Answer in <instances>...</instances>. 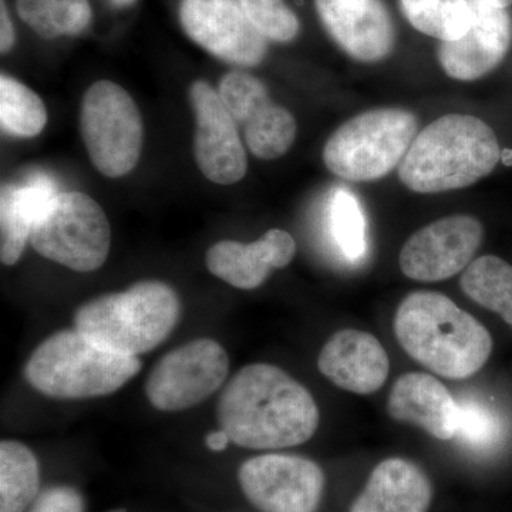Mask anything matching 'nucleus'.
I'll return each mask as SVG.
<instances>
[{
	"instance_id": "obj_35",
	"label": "nucleus",
	"mask_w": 512,
	"mask_h": 512,
	"mask_svg": "<svg viewBox=\"0 0 512 512\" xmlns=\"http://www.w3.org/2000/svg\"><path fill=\"white\" fill-rule=\"evenodd\" d=\"M501 160L504 161L505 165H512V151H501Z\"/></svg>"
},
{
	"instance_id": "obj_11",
	"label": "nucleus",
	"mask_w": 512,
	"mask_h": 512,
	"mask_svg": "<svg viewBox=\"0 0 512 512\" xmlns=\"http://www.w3.org/2000/svg\"><path fill=\"white\" fill-rule=\"evenodd\" d=\"M220 93L225 107L245 131L251 153L261 160L284 156L295 141V117L285 107L269 99L261 80L245 72H229L222 77Z\"/></svg>"
},
{
	"instance_id": "obj_2",
	"label": "nucleus",
	"mask_w": 512,
	"mask_h": 512,
	"mask_svg": "<svg viewBox=\"0 0 512 512\" xmlns=\"http://www.w3.org/2000/svg\"><path fill=\"white\" fill-rule=\"evenodd\" d=\"M394 335L407 355L444 379L476 375L493 352L483 323L439 292L407 295L394 316Z\"/></svg>"
},
{
	"instance_id": "obj_14",
	"label": "nucleus",
	"mask_w": 512,
	"mask_h": 512,
	"mask_svg": "<svg viewBox=\"0 0 512 512\" xmlns=\"http://www.w3.org/2000/svg\"><path fill=\"white\" fill-rule=\"evenodd\" d=\"M190 100L197 119L194 153L198 168L211 183H238L247 174L248 161L237 121L225 107L220 93L205 80L191 84Z\"/></svg>"
},
{
	"instance_id": "obj_13",
	"label": "nucleus",
	"mask_w": 512,
	"mask_h": 512,
	"mask_svg": "<svg viewBox=\"0 0 512 512\" xmlns=\"http://www.w3.org/2000/svg\"><path fill=\"white\" fill-rule=\"evenodd\" d=\"M178 15L187 36L212 56L238 66L265 59L266 39L238 0H181Z\"/></svg>"
},
{
	"instance_id": "obj_32",
	"label": "nucleus",
	"mask_w": 512,
	"mask_h": 512,
	"mask_svg": "<svg viewBox=\"0 0 512 512\" xmlns=\"http://www.w3.org/2000/svg\"><path fill=\"white\" fill-rule=\"evenodd\" d=\"M205 443H207V447L212 451H222L228 447V444L231 443V439H229L228 434L221 429L208 434Z\"/></svg>"
},
{
	"instance_id": "obj_21",
	"label": "nucleus",
	"mask_w": 512,
	"mask_h": 512,
	"mask_svg": "<svg viewBox=\"0 0 512 512\" xmlns=\"http://www.w3.org/2000/svg\"><path fill=\"white\" fill-rule=\"evenodd\" d=\"M49 181L18 187L3 184L0 191V259L3 265L18 264L20 256L25 252L30 241L33 222L43 210L47 201L56 195Z\"/></svg>"
},
{
	"instance_id": "obj_33",
	"label": "nucleus",
	"mask_w": 512,
	"mask_h": 512,
	"mask_svg": "<svg viewBox=\"0 0 512 512\" xmlns=\"http://www.w3.org/2000/svg\"><path fill=\"white\" fill-rule=\"evenodd\" d=\"M484 2L490 3V5L497 6V8L507 9L508 6L512 5V0H484Z\"/></svg>"
},
{
	"instance_id": "obj_34",
	"label": "nucleus",
	"mask_w": 512,
	"mask_h": 512,
	"mask_svg": "<svg viewBox=\"0 0 512 512\" xmlns=\"http://www.w3.org/2000/svg\"><path fill=\"white\" fill-rule=\"evenodd\" d=\"M134 2H136V0H111V3L117 6V8H126V6L133 5Z\"/></svg>"
},
{
	"instance_id": "obj_29",
	"label": "nucleus",
	"mask_w": 512,
	"mask_h": 512,
	"mask_svg": "<svg viewBox=\"0 0 512 512\" xmlns=\"http://www.w3.org/2000/svg\"><path fill=\"white\" fill-rule=\"evenodd\" d=\"M458 403L456 437L471 450L484 451L493 447L500 439V423L497 417L484 404L473 400Z\"/></svg>"
},
{
	"instance_id": "obj_23",
	"label": "nucleus",
	"mask_w": 512,
	"mask_h": 512,
	"mask_svg": "<svg viewBox=\"0 0 512 512\" xmlns=\"http://www.w3.org/2000/svg\"><path fill=\"white\" fill-rule=\"evenodd\" d=\"M461 289L512 328V266L508 262L494 255L481 256L461 276Z\"/></svg>"
},
{
	"instance_id": "obj_10",
	"label": "nucleus",
	"mask_w": 512,
	"mask_h": 512,
	"mask_svg": "<svg viewBox=\"0 0 512 512\" xmlns=\"http://www.w3.org/2000/svg\"><path fill=\"white\" fill-rule=\"evenodd\" d=\"M238 481L259 511L318 512L326 478L309 458L265 454L245 461L239 467Z\"/></svg>"
},
{
	"instance_id": "obj_4",
	"label": "nucleus",
	"mask_w": 512,
	"mask_h": 512,
	"mask_svg": "<svg viewBox=\"0 0 512 512\" xmlns=\"http://www.w3.org/2000/svg\"><path fill=\"white\" fill-rule=\"evenodd\" d=\"M180 315V298L170 285L143 281L84 303L74 313V329L104 348L137 357L160 346Z\"/></svg>"
},
{
	"instance_id": "obj_24",
	"label": "nucleus",
	"mask_w": 512,
	"mask_h": 512,
	"mask_svg": "<svg viewBox=\"0 0 512 512\" xmlns=\"http://www.w3.org/2000/svg\"><path fill=\"white\" fill-rule=\"evenodd\" d=\"M20 19L43 39L77 36L89 28V0H16Z\"/></svg>"
},
{
	"instance_id": "obj_17",
	"label": "nucleus",
	"mask_w": 512,
	"mask_h": 512,
	"mask_svg": "<svg viewBox=\"0 0 512 512\" xmlns=\"http://www.w3.org/2000/svg\"><path fill=\"white\" fill-rule=\"evenodd\" d=\"M318 367L339 389L372 394L386 383L390 360L375 336L363 330L343 329L320 350Z\"/></svg>"
},
{
	"instance_id": "obj_1",
	"label": "nucleus",
	"mask_w": 512,
	"mask_h": 512,
	"mask_svg": "<svg viewBox=\"0 0 512 512\" xmlns=\"http://www.w3.org/2000/svg\"><path fill=\"white\" fill-rule=\"evenodd\" d=\"M218 421L231 443L278 450L312 439L319 426L311 392L284 370L265 363L242 367L218 400Z\"/></svg>"
},
{
	"instance_id": "obj_30",
	"label": "nucleus",
	"mask_w": 512,
	"mask_h": 512,
	"mask_svg": "<svg viewBox=\"0 0 512 512\" xmlns=\"http://www.w3.org/2000/svg\"><path fill=\"white\" fill-rule=\"evenodd\" d=\"M83 495L69 485H53L40 491L25 512H84Z\"/></svg>"
},
{
	"instance_id": "obj_22",
	"label": "nucleus",
	"mask_w": 512,
	"mask_h": 512,
	"mask_svg": "<svg viewBox=\"0 0 512 512\" xmlns=\"http://www.w3.org/2000/svg\"><path fill=\"white\" fill-rule=\"evenodd\" d=\"M40 493V467L25 444H0V512H25Z\"/></svg>"
},
{
	"instance_id": "obj_7",
	"label": "nucleus",
	"mask_w": 512,
	"mask_h": 512,
	"mask_svg": "<svg viewBox=\"0 0 512 512\" xmlns=\"http://www.w3.org/2000/svg\"><path fill=\"white\" fill-rule=\"evenodd\" d=\"M30 244L37 254L73 271H96L109 256V220L89 195L57 192L33 222Z\"/></svg>"
},
{
	"instance_id": "obj_27",
	"label": "nucleus",
	"mask_w": 512,
	"mask_h": 512,
	"mask_svg": "<svg viewBox=\"0 0 512 512\" xmlns=\"http://www.w3.org/2000/svg\"><path fill=\"white\" fill-rule=\"evenodd\" d=\"M332 229L343 254L359 259L366 252V225L355 195L339 190L332 202Z\"/></svg>"
},
{
	"instance_id": "obj_15",
	"label": "nucleus",
	"mask_w": 512,
	"mask_h": 512,
	"mask_svg": "<svg viewBox=\"0 0 512 512\" xmlns=\"http://www.w3.org/2000/svg\"><path fill=\"white\" fill-rule=\"evenodd\" d=\"M470 28L460 39L441 42L439 60L451 79L473 82L500 66L512 43V19L505 9L470 0Z\"/></svg>"
},
{
	"instance_id": "obj_6",
	"label": "nucleus",
	"mask_w": 512,
	"mask_h": 512,
	"mask_svg": "<svg viewBox=\"0 0 512 512\" xmlns=\"http://www.w3.org/2000/svg\"><path fill=\"white\" fill-rule=\"evenodd\" d=\"M416 136L417 119L410 111H366L333 133L323 148V161L345 180H379L402 164Z\"/></svg>"
},
{
	"instance_id": "obj_20",
	"label": "nucleus",
	"mask_w": 512,
	"mask_h": 512,
	"mask_svg": "<svg viewBox=\"0 0 512 512\" xmlns=\"http://www.w3.org/2000/svg\"><path fill=\"white\" fill-rule=\"evenodd\" d=\"M431 498L433 485L423 468L387 458L377 464L349 512H427Z\"/></svg>"
},
{
	"instance_id": "obj_26",
	"label": "nucleus",
	"mask_w": 512,
	"mask_h": 512,
	"mask_svg": "<svg viewBox=\"0 0 512 512\" xmlns=\"http://www.w3.org/2000/svg\"><path fill=\"white\" fill-rule=\"evenodd\" d=\"M0 123L6 133L23 138L36 137L47 123L43 100L8 74L0 76Z\"/></svg>"
},
{
	"instance_id": "obj_19",
	"label": "nucleus",
	"mask_w": 512,
	"mask_h": 512,
	"mask_svg": "<svg viewBox=\"0 0 512 512\" xmlns=\"http://www.w3.org/2000/svg\"><path fill=\"white\" fill-rule=\"evenodd\" d=\"M386 409L393 420L420 427L434 439L456 437L458 403L439 379L427 373L400 376L390 390Z\"/></svg>"
},
{
	"instance_id": "obj_25",
	"label": "nucleus",
	"mask_w": 512,
	"mask_h": 512,
	"mask_svg": "<svg viewBox=\"0 0 512 512\" xmlns=\"http://www.w3.org/2000/svg\"><path fill=\"white\" fill-rule=\"evenodd\" d=\"M400 5L414 29L441 42L460 39L470 28V0H400Z\"/></svg>"
},
{
	"instance_id": "obj_3",
	"label": "nucleus",
	"mask_w": 512,
	"mask_h": 512,
	"mask_svg": "<svg viewBox=\"0 0 512 512\" xmlns=\"http://www.w3.org/2000/svg\"><path fill=\"white\" fill-rule=\"evenodd\" d=\"M500 160L493 128L468 114H447L417 134L399 165V177L409 190L437 194L476 184Z\"/></svg>"
},
{
	"instance_id": "obj_16",
	"label": "nucleus",
	"mask_w": 512,
	"mask_h": 512,
	"mask_svg": "<svg viewBox=\"0 0 512 512\" xmlns=\"http://www.w3.org/2000/svg\"><path fill=\"white\" fill-rule=\"evenodd\" d=\"M315 5L329 35L353 59L375 63L393 52L396 32L382 0H315Z\"/></svg>"
},
{
	"instance_id": "obj_36",
	"label": "nucleus",
	"mask_w": 512,
	"mask_h": 512,
	"mask_svg": "<svg viewBox=\"0 0 512 512\" xmlns=\"http://www.w3.org/2000/svg\"><path fill=\"white\" fill-rule=\"evenodd\" d=\"M110 512H127L126 510H113V511H110Z\"/></svg>"
},
{
	"instance_id": "obj_31",
	"label": "nucleus",
	"mask_w": 512,
	"mask_h": 512,
	"mask_svg": "<svg viewBox=\"0 0 512 512\" xmlns=\"http://www.w3.org/2000/svg\"><path fill=\"white\" fill-rule=\"evenodd\" d=\"M0 3H2V9H0V26H2V29H0V50L5 55L15 45L16 35L5 0Z\"/></svg>"
},
{
	"instance_id": "obj_12",
	"label": "nucleus",
	"mask_w": 512,
	"mask_h": 512,
	"mask_svg": "<svg viewBox=\"0 0 512 512\" xmlns=\"http://www.w3.org/2000/svg\"><path fill=\"white\" fill-rule=\"evenodd\" d=\"M483 238V225L476 218L468 215L441 218L421 228L404 244L399 256L400 268L414 281H444L468 268Z\"/></svg>"
},
{
	"instance_id": "obj_8",
	"label": "nucleus",
	"mask_w": 512,
	"mask_h": 512,
	"mask_svg": "<svg viewBox=\"0 0 512 512\" xmlns=\"http://www.w3.org/2000/svg\"><path fill=\"white\" fill-rule=\"evenodd\" d=\"M80 128L100 174L123 177L136 168L143 148V120L136 101L119 84L100 80L84 93Z\"/></svg>"
},
{
	"instance_id": "obj_28",
	"label": "nucleus",
	"mask_w": 512,
	"mask_h": 512,
	"mask_svg": "<svg viewBox=\"0 0 512 512\" xmlns=\"http://www.w3.org/2000/svg\"><path fill=\"white\" fill-rule=\"evenodd\" d=\"M242 10L265 39L288 43L298 36L301 25L298 16L284 0H238Z\"/></svg>"
},
{
	"instance_id": "obj_9",
	"label": "nucleus",
	"mask_w": 512,
	"mask_h": 512,
	"mask_svg": "<svg viewBox=\"0 0 512 512\" xmlns=\"http://www.w3.org/2000/svg\"><path fill=\"white\" fill-rule=\"evenodd\" d=\"M229 357L220 343L197 339L158 360L147 377L146 394L161 412L197 406L225 383Z\"/></svg>"
},
{
	"instance_id": "obj_18",
	"label": "nucleus",
	"mask_w": 512,
	"mask_h": 512,
	"mask_svg": "<svg viewBox=\"0 0 512 512\" xmlns=\"http://www.w3.org/2000/svg\"><path fill=\"white\" fill-rule=\"evenodd\" d=\"M296 254V242L284 229H269L258 241H221L210 248L207 268L212 275L239 289L261 286L272 269L285 268Z\"/></svg>"
},
{
	"instance_id": "obj_5",
	"label": "nucleus",
	"mask_w": 512,
	"mask_h": 512,
	"mask_svg": "<svg viewBox=\"0 0 512 512\" xmlns=\"http://www.w3.org/2000/svg\"><path fill=\"white\" fill-rule=\"evenodd\" d=\"M140 369L138 357L120 355L72 329L37 346L26 363L25 377L45 396L80 400L117 392Z\"/></svg>"
}]
</instances>
